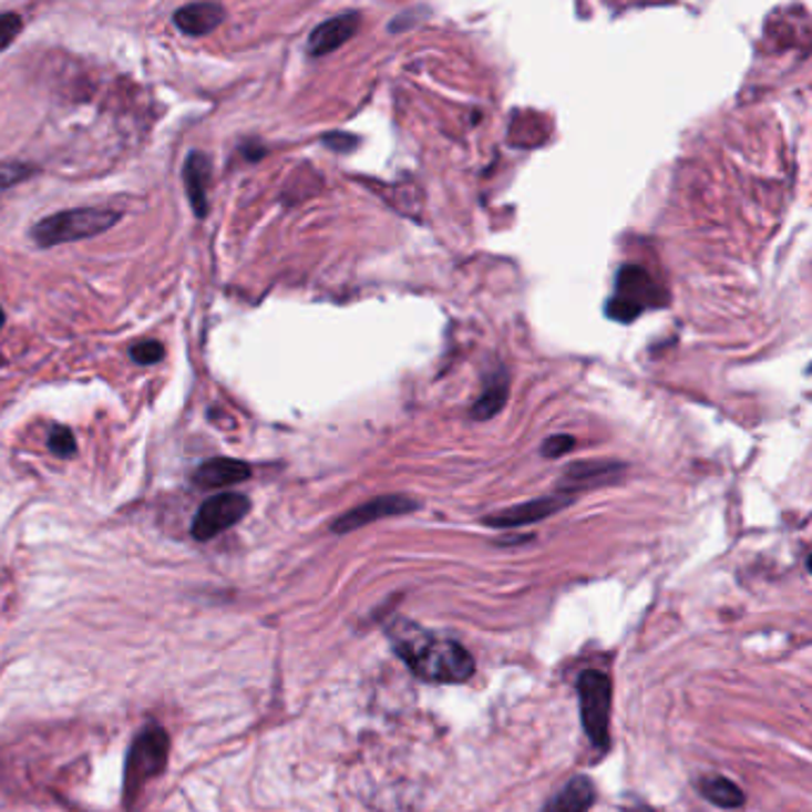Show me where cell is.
Here are the masks:
<instances>
[{
    "label": "cell",
    "mask_w": 812,
    "mask_h": 812,
    "mask_svg": "<svg viewBox=\"0 0 812 812\" xmlns=\"http://www.w3.org/2000/svg\"><path fill=\"white\" fill-rule=\"evenodd\" d=\"M387 631L398 658L424 681L463 683L474 675L472 656L453 639H441L408 619H393Z\"/></svg>",
    "instance_id": "1"
},
{
    "label": "cell",
    "mask_w": 812,
    "mask_h": 812,
    "mask_svg": "<svg viewBox=\"0 0 812 812\" xmlns=\"http://www.w3.org/2000/svg\"><path fill=\"white\" fill-rule=\"evenodd\" d=\"M122 215L107 208H72L51 217H43L31 227V241L39 248H53L60 244L84 241L113 229Z\"/></svg>",
    "instance_id": "2"
},
{
    "label": "cell",
    "mask_w": 812,
    "mask_h": 812,
    "mask_svg": "<svg viewBox=\"0 0 812 812\" xmlns=\"http://www.w3.org/2000/svg\"><path fill=\"white\" fill-rule=\"evenodd\" d=\"M582 727L600 751L610 746V710H613V683L610 677L598 670H586L577 679Z\"/></svg>",
    "instance_id": "3"
},
{
    "label": "cell",
    "mask_w": 812,
    "mask_h": 812,
    "mask_svg": "<svg viewBox=\"0 0 812 812\" xmlns=\"http://www.w3.org/2000/svg\"><path fill=\"white\" fill-rule=\"evenodd\" d=\"M169 753V737L163 727H148L146 731L134 739L130 748V758H126V774H124V793L132 799L141 787L151 782L153 777L161 774L167 765Z\"/></svg>",
    "instance_id": "4"
},
{
    "label": "cell",
    "mask_w": 812,
    "mask_h": 812,
    "mask_svg": "<svg viewBox=\"0 0 812 812\" xmlns=\"http://www.w3.org/2000/svg\"><path fill=\"white\" fill-rule=\"evenodd\" d=\"M250 511V501L244 496V493H234V491H225L217 493V496L208 498L191 524V534H194L196 541H210L215 536H219L222 532L232 530L234 524L241 522Z\"/></svg>",
    "instance_id": "5"
},
{
    "label": "cell",
    "mask_w": 812,
    "mask_h": 812,
    "mask_svg": "<svg viewBox=\"0 0 812 812\" xmlns=\"http://www.w3.org/2000/svg\"><path fill=\"white\" fill-rule=\"evenodd\" d=\"M660 294L658 286L650 281V277L639 267H625L623 273L617 275V294L610 300L608 312L617 320L629 322L639 315L646 306L658 308Z\"/></svg>",
    "instance_id": "6"
},
{
    "label": "cell",
    "mask_w": 812,
    "mask_h": 812,
    "mask_svg": "<svg viewBox=\"0 0 812 812\" xmlns=\"http://www.w3.org/2000/svg\"><path fill=\"white\" fill-rule=\"evenodd\" d=\"M418 507H420L418 501L401 496V493H389V496L372 498L368 503L353 507V511L343 513L339 520H333L331 532L333 534H348V532H356L360 527H368V524H372L377 520L408 515L412 511H418Z\"/></svg>",
    "instance_id": "7"
},
{
    "label": "cell",
    "mask_w": 812,
    "mask_h": 812,
    "mask_svg": "<svg viewBox=\"0 0 812 812\" xmlns=\"http://www.w3.org/2000/svg\"><path fill=\"white\" fill-rule=\"evenodd\" d=\"M572 501H575V496H567V493L557 491V493H553V496H544V498H536V501H530V503H520V505L507 507V511L486 515L484 524H489V527H496V530L524 527V524H534V522H541V520L557 515L561 511H565V507Z\"/></svg>",
    "instance_id": "8"
},
{
    "label": "cell",
    "mask_w": 812,
    "mask_h": 812,
    "mask_svg": "<svg viewBox=\"0 0 812 812\" xmlns=\"http://www.w3.org/2000/svg\"><path fill=\"white\" fill-rule=\"evenodd\" d=\"M623 474H625L623 463H600V460H594V463H575L565 470L561 484H557V491L577 498L579 491L615 484L623 480Z\"/></svg>",
    "instance_id": "9"
},
{
    "label": "cell",
    "mask_w": 812,
    "mask_h": 812,
    "mask_svg": "<svg viewBox=\"0 0 812 812\" xmlns=\"http://www.w3.org/2000/svg\"><path fill=\"white\" fill-rule=\"evenodd\" d=\"M358 27H360L358 12H341L337 18H329L327 22L317 24L308 39V55L322 58L327 53H333L337 48L348 43V39H353Z\"/></svg>",
    "instance_id": "10"
},
{
    "label": "cell",
    "mask_w": 812,
    "mask_h": 812,
    "mask_svg": "<svg viewBox=\"0 0 812 812\" xmlns=\"http://www.w3.org/2000/svg\"><path fill=\"white\" fill-rule=\"evenodd\" d=\"M210 157L201 153V151H194L184 163V186H186V196H188V203L191 208H194L196 217H205L208 215V184H210Z\"/></svg>",
    "instance_id": "11"
},
{
    "label": "cell",
    "mask_w": 812,
    "mask_h": 812,
    "mask_svg": "<svg viewBox=\"0 0 812 812\" xmlns=\"http://www.w3.org/2000/svg\"><path fill=\"white\" fill-rule=\"evenodd\" d=\"M250 474H253L250 465L241 463V460L213 458L196 470L194 482L201 489H225V486H234V484H241L250 480Z\"/></svg>",
    "instance_id": "12"
},
{
    "label": "cell",
    "mask_w": 812,
    "mask_h": 812,
    "mask_svg": "<svg viewBox=\"0 0 812 812\" xmlns=\"http://www.w3.org/2000/svg\"><path fill=\"white\" fill-rule=\"evenodd\" d=\"M172 22L186 37H205L225 22V8L217 3H191L174 12Z\"/></svg>",
    "instance_id": "13"
},
{
    "label": "cell",
    "mask_w": 812,
    "mask_h": 812,
    "mask_svg": "<svg viewBox=\"0 0 812 812\" xmlns=\"http://www.w3.org/2000/svg\"><path fill=\"white\" fill-rule=\"evenodd\" d=\"M596 803V787L588 777H575L563 787V791L553 795L546 803L544 812H588Z\"/></svg>",
    "instance_id": "14"
},
{
    "label": "cell",
    "mask_w": 812,
    "mask_h": 812,
    "mask_svg": "<svg viewBox=\"0 0 812 812\" xmlns=\"http://www.w3.org/2000/svg\"><path fill=\"white\" fill-rule=\"evenodd\" d=\"M507 401V377L505 372H496L493 377H489L484 391L476 398V403L470 410V418L474 422H484L491 420L493 415H498Z\"/></svg>",
    "instance_id": "15"
},
{
    "label": "cell",
    "mask_w": 812,
    "mask_h": 812,
    "mask_svg": "<svg viewBox=\"0 0 812 812\" xmlns=\"http://www.w3.org/2000/svg\"><path fill=\"white\" fill-rule=\"evenodd\" d=\"M700 793H703L712 805L727 808V810L741 808L743 801H746L743 791L727 777H708V779H703V782H700Z\"/></svg>",
    "instance_id": "16"
},
{
    "label": "cell",
    "mask_w": 812,
    "mask_h": 812,
    "mask_svg": "<svg viewBox=\"0 0 812 812\" xmlns=\"http://www.w3.org/2000/svg\"><path fill=\"white\" fill-rule=\"evenodd\" d=\"M48 449H51L53 455L58 458H70L76 453V441L72 429L68 426H53L51 436H48Z\"/></svg>",
    "instance_id": "17"
},
{
    "label": "cell",
    "mask_w": 812,
    "mask_h": 812,
    "mask_svg": "<svg viewBox=\"0 0 812 812\" xmlns=\"http://www.w3.org/2000/svg\"><path fill=\"white\" fill-rule=\"evenodd\" d=\"M130 356L136 364H155V362H161L165 358V346L161 341L148 339V341L136 343L130 350Z\"/></svg>",
    "instance_id": "18"
},
{
    "label": "cell",
    "mask_w": 812,
    "mask_h": 812,
    "mask_svg": "<svg viewBox=\"0 0 812 812\" xmlns=\"http://www.w3.org/2000/svg\"><path fill=\"white\" fill-rule=\"evenodd\" d=\"M34 172H37V167L24 165V163H3V165H0V191L20 184L22 179L31 177Z\"/></svg>",
    "instance_id": "19"
},
{
    "label": "cell",
    "mask_w": 812,
    "mask_h": 812,
    "mask_svg": "<svg viewBox=\"0 0 812 812\" xmlns=\"http://www.w3.org/2000/svg\"><path fill=\"white\" fill-rule=\"evenodd\" d=\"M22 27H24V22H22V18L18 12H3V14H0V53H3L14 39H18Z\"/></svg>",
    "instance_id": "20"
},
{
    "label": "cell",
    "mask_w": 812,
    "mask_h": 812,
    "mask_svg": "<svg viewBox=\"0 0 812 812\" xmlns=\"http://www.w3.org/2000/svg\"><path fill=\"white\" fill-rule=\"evenodd\" d=\"M572 449H575V436L555 434V436L546 439L544 445H541V453H544V458H548V460H555V458H563L565 453H569Z\"/></svg>",
    "instance_id": "21"
},
{
    "label": "cell",
    "mask_w": 812,
    "mask_h": 812,
    "mask_svg": "<svg viewBox=\"0 0 812 812\" xmlns=\"http://www.w3.org/2000/svg\"><path fill=\"white\" fill-rule=\"evenodd\" d=\"M325 146L333 148L337 153H348L350 148L358 146V138H353L350 134H341V132H337V134H327V136H325Z\"/></svg>",
    "instance_id": "22"
},
{
    "label": "cell",
    "mask_w": 812,
    "mask_h": 812,
    "mask_svg": "<svg viewBox=\"0 0 812 812\" xmlns=\"http://www.w3.org/2000/svg\"><path fill=\"white\" fill-rule=\"evenodd\" d=\"M3 325H6V312L3 308H0V329H3Z\"/></svg>",
    "instance_id": "23"
}]
</instances>
